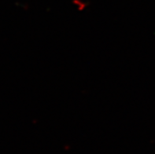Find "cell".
I'll return each instance as SVG.
<instances>
[{
    "label": "cell",
    "mask_w": 155,
    "mask_h": 154,
    "mask_svg": "<svg viewBox=\"0 0 155 154\" xmlns=\"http://www.w3.org/2000/svg\"><path fill=\"white\" fill-rule=\"evenodd\" d=\"M73 4L79 11H84L87 7V2L84 0H73Z\"/></svg>",
    "instance_id": "1"
}]
</instances>
